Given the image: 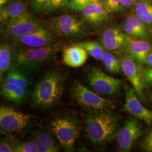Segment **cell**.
Wrapping results in <instances>:
<instances>
[{
	"mask_svg": "<svg viewBox=\"0 0 152 152\" xmlns=\"http://www.w3.org/2000/svg\"><path fill=\"white\" fill-rule=\"evenodd\" d=\"M74 44L83 48L95 59L102 61L105 51L100 43L92 41H87Z\"/></svg>",
	"mask_w": 152,
	"mask_h": 152,
	"instance_id": "obj_24",
	"label": "cell"
},
{
	"mask_svg": "<svg viewBox=\"0 0 152 152\" xmlns=\"http://www.w3.org/2000/svg\"><path fill=\"white\" fill-rule=\"evenodd\" d=\"M13 152H39L34 141H25L15 143Z\"/></svg>",
	"mask_w": 152,
	"mask_h": 152,
	"instance_id": "obj_28",
	"label": "cell"
},
{
	"mask_svg": "<svg viewBox=\"0 0 152 152\" xmlns=\"http://www.w3.org/2000/svg\"><path fill=\"white\" fill-rule=\"evenodd\" d=\"M87 51L81 46L73 44L63 51V61L67 66L78 68L83 65L88 58Z\"/></svg>",
	"mask_w": 152,
	"mask_h": 152,
	"instance_id": "obj_17",
	"label": "cell"
},
{
	"mask_svg": "<svg viewBox=\"0 0 152 152\" xmlns=\"http://www.w3.org/2000/svg\"><path fill=\"white\" fill-rule=\"evenodd\" d=\"M10 0H0V7L6 4Z\"/></svg>",
	"mask_w": 152,
	"mask_h": 152,
	"instance_id": "obj_37",
	"label": "cell"
},
{
	"mask_svg": "<svg viewBox=\"0 0 152 152\" xmlns=\"http://www.w3.org/2000/svg\"><path fill=\"white\" fill-rule=\"evenodd\" d=\"M151 99H152V95H151Z\"/></svg>",
	"mask_w": 152,
	"mask_h": 152,
	"instance_id": "obj_38",
	"label": "cell"
},
{
	"mask_svg": "<svg viewBox=\"0 0 152 152\" xmlns=\"http://www.w3.org/2000/svg\"><path fill=\"white\" fill-rule=\"evenodd\" d=\"M122 5L125 9H128L134 6L136 0H121Z\"/></svg>",
	"mask_w": 152,
	"mask_h": 152,
	"instance_id": "obj_35",
	"label": "cell"
},
{
	"mask_svg": "<svg viewBox=\"0 0 152 152\" xmlns=\"http://www.w3.org/2000/svg\"><path fill=\"white\" fill-rule=\"evenodd\" d=\"M50 126L65 151L73 152L80 134V128L76 120L70 117H58L51 122Z\"/></svg>",
	"mask_w": 152,
	"mask_h": 152,
	"instance_id": "obj_4",
	"label": "cell"
},
{
	"mask_svg": "<svg viewBox=\"0 0 152 152\" xmlns=\"http://www.w3.org/2000/svg\"><path fill=\"white\" fill-rule=\"evenodd\" d=\"M69 0H50L44 13L49 14L67 5Z\"/></svg>",
	"mask_w": 152,
	"mask_h": 152,
	"instance_id": "obj_30",
	"label": "cell"
},
{
	"mask_svg": "<svg viewBox=\"0 0 152 152\" xmlns=\"http://www.w3.org/2000/svg\"><path fill=\"white\" fill-rule=\"evenodd\" d=\"M88 80L94 90L98 94L113 95L120 91L122 80L104 73L98 68H92L89 72Z\"/></svg>",
	"mask_w": 152,
	"mask_h": 152,
	"instance_id": "obj_8",
	"label": "cell"
},
{
	"mask_svg": "<svg viewBox=\"0 0 152 152\" xmlns=\"http://www.w3.org/2000/svg\"><path fill=\"white\" fill-rule=\"evenodd\" d=\"M1 32L6 37L15 39L32 32L44 24L28 12L21 16L1 24Z\"/></svg>",
	"mask_w": 152,
	"mask_h": 152,
	"instance_id": "obj_5",
	"label": "cell"
},
{
	"mask_svg": "<svg viewBox=\"0 0 152 152\" xmlns=\"http://www.w3.org/2000/svg\"><path fill=\"white\" fill-rule=\"evenodd\" d=\"M81 12L84 20L95 27L106 22L109 14L99 0L92 2Z\"/></svg>",
	"mask_w": 152,
	"mask_h": 152,
	"instance_id": "obj_16",
	"label": "cell"
},
{
	"mask_svg": "<svg viewBox=\"0 0 152 152\" xmlns=\"http://www.w3.org/2000/svg\"><path fill=\"white\" fill-rule=\"evenodd\" d=\"M134 6V14L152 31V0H136Z\"/></svg>",
	"mask_w": 152,
	"mask_h": 152,
	"instance_id": "obj_20",
	"label": "cell"
},
{
	"mask_svg": "<svg viewBox=\"0 0 152 152\" xmlns=\"http://www.w3.org/2000/svg\"><path fill=\"white\" fill-rule=\"evenodd\" d=\"M147 65L152 66V50L147 57Z\"/></svg>",
	"mask_w": 152,
	"mask_h": 152,
	"instance_id": "obj_36",
	"label": "cell"
},
{
	"mask_svg": "<svg viewBox=\"0 0 152 152\" xmlns=\"http://www.w3.org/2000/svg\"><path fill=\"white\" fill-rule=\"evenodd\" d=\"M63 78L58 73L46 74L34 88L33 105L38 108H48L58 103L63 93Z\"/></svg>",
	"mask_w": 152,
	"mask_h": 152,
	"instance_id": "obj_2",
	"label": "cell"
},
{
	"mask_svg": "<svg viewBox=\"0 0 152 152\" xmlns=\"http://www.w3.org/2000/svg\"><path fill=\"white\" fill-rule=\"evenodd\" d=\"M104 8L109 14L123 13L125 8L123 7L121 0H99Z\"/></svg>",
	"mask_w": 152,
	"mask_h": 152,
	"instance_id": "obj_27",
	"label": "cell"
},
{
	"mask_svg": "<svg viewBox=\"0 0 152 152\" xmlns=\"http://www.w3.org/2000/svg\"><path fill=\"white\" fill-rule=\"evenodd\" d=\"M139 148L144 152H152V129L141 139Z\"/></svg>",
	"mask_w": 152,
	"mask_h": 152,
	"instance_id": "obj_31",
	"label": "cell"
},
{
	"mask_svg": "<svg viewBox=\"0 0 152 152\" xmlns=\"http://www.w3.org/2000/svg\"><path fill=\"white\" fill-rule=\"evenodd\" d=\"M127 34L117 27H110L99 34L100 43L104 49L115 54L125 53Z\"/></svg>",
	"mask_w": 152,
	"mask_h": 152,
	"instance_id": "obj_12",
	"label": "cell"
},
{
	"mask_svg": "<svg viewBox=\"0 0 152 152\" xmlns=\"http://www.w3.org/2000/svg\"><path fill=\"white\" fill-rule=\"evenodd\" d=\"M124 109L126 112L135 115L147 125L152 124V111L145 108L137 98L134 88L127 87L126 90V100Z\"/></svg>",
	"mask_w": 152,
	"mask_h": 152,
	"instance_id": "obj_14",
	"label": "cell"
},
{
	"mask_svg": "<svg viewBox=\"0 0 152 152\" xmlns=\"http://www.w3.org/2000/svg\"><path fill=\"white\" fill-rule=\"evenodd\" d=\"M115 53L105 51L102 61L106 70L111 73L119 72L121 69V58L115 54Z\"/></svg>",
	"mask_w": 152,
	"mask_h": 152,
	"instance_id": "obj_25",
	"label": "cell"
},
{
	"mask_svg": "<svg viewBox=\"0 0 152 152\" xmlns=\"http://www.w3.org/2000/svg\"><path fill=\"white\" fill-rule=\"evenodd\" d=\"M142 134V127L139 122L135 119L128 120L117 134V143L120 152H130Z\"/></svg>",
	"mask_w": 152,
	"mask_h": 152,
	"instance_id": "obj_13",
	"label": "cell"
},
{
	"mask_svg": "<svg viewBox=\"0 0 152 152\" xmlns=\"http://www.w3.org/2000/svg\"><path fill=\"white\" fill-rule=\"evenodd\" d=\"M51 27L58 36L65 37H74L85 33L83 22L71 15L55 17L52 20Z\"/></svg>",
	"mask_w": 152,
	"mask_h": 152,
	"instance_id": "obj_9",
	"label": "cell"
},
{
	"mask_svg": "<svg viewBox=\"0 0 152 152\" xmlns=\"http://www.w3.org/2000/svg\"><path fill=\"white\" fill-rule=\"evenodd\" d=\"M26 73L16 68H11V69L8 72L4 81L19 87L27 88L30 85L31 81Z\"/></svg>",
	"mask_w": 152,
	"mask_h": 152,
	"instance_id": "obj_23",
	"label": "cell"
},
{
	"mask_svg": "<svg viewBox=\"0 0 152 152\" xmlns=\"http://www.w3.org/2000/svg\"><path fill=\"white\" fill-rule=\"evenodd\" d=\"M34 141L36 142L39 152H58L59 148L51 135L48 132H38L35 136Z\"/></svg>",
	"mask_w": 152,
	"mask_h": 152,
	"instance_id": "obj_22",
	"label": "cell"
},
{
	"mask_svg": "<svg viewBox=\"0 0 152 152\" xmlns=\"http://www.w3.org/2000/svg\"><path fill=\"white\" fill-rule=\"evenodd\" d=\"M60 49V45L54 44L44 47L29 48L15 51L12 68L25 73L33 71L51 59Z\"/></svg>",
	"mask_w": 152,
	"mask_h": 152,
	"instance_id": "obj_3",
	"label": "cell"
},
{
	"mask_svg": "<svg viewBox=\"0 0 152 152\" xmlns=\"http://www.w3.org/2000/svg\"><path fill=\"white\" fill-rule=\"evenodd\" d=\"M124 22L130 24L133 27L136 28L137 30L144 34L149 39L152 38V31L135 14L127 16Z\"/></svg>",
	"mask_w": 152,
	"mask_h": 152,
	"instance_id": "obj_26",
	"label": "cell"
},
{
	"mask_svg": "<svg viewBox=\"0 0 152 152\" xmlns=\"http://www.w3.org/2000/svg\"><path fill=\"white\" fill-rule=\"evenodd\" d=\"M1 91L3 96L15 103L20 102L27 95L26 88L19 87L6 81H3Z\"/></svg>",
	"mask_w": 152,
	"mask_h": 152,
	"instance_id": "obj_21",
	"label": "cell"
},
{
	"mask_svg": "<svg viewBox=\"0 0 152 152\" xmlns=\"http://www.w3.org/2000/svg\"><path fill=\"white\" fill-rule=\"evenodd\" d=\"M0 9V21L1 24L28 12L27 5L23 0H10Z\"/></svg>",
	"mask_w": 152,
	"mask_h": 152,
	"instance_id": "obj_18",
	"label": "cell"
},
{
	"mask_svg": "<svg viewBox=\"0 0 152 152\" xmlns=\"http://www.w3.org/2000/svg\"><path fill=\"white\" fill-rule=\"evenodd\" d=\"M15 143H14L11 139L5 137L1 140L0 144V152H13V148Z\"/></svg>",
	"mask_w": 152,
	"mask_h": 152,
	"instance_id": "obj_33",
	"label": "cell"
},
{
	"mask_svg": "<svg viewBox=\"0 0 152 152\" xmlns=\"http://www.w3.org/2000/svg\"><path fill=\"white\" fill-rule=\"evenodd\" d=\"M15 51L12 46L6 42L1 43L0 46V79L2 82L6 72L11 69Z\"/></svg>",
	"mask_w": 152,
	"mask_h": 152,
	"instance_id": "obj_19",
	"label": "cell"
},
{
	"mask_svg": "<svg viewBox=\"0 0 152 152\" xmlns=\"http://www.w3.org/2000/svg\"><path fill=\"white\" fill-rule=\"evenodd\" d=\"M98 0H69L66 7L73 11H82L92 2Z\"/></svg>",
	"mask_w": 152,
	"mask_h": 152,
	"instance_id": "obj_29",
	"label": "cell"
},
{
	"mask_svg": "<svg viewBox=\"0 0 152 152\" xmlns=\"http://www.w3.org/2000/svg\"><path fill=\"white\" fill-rule=\"evenodd\" d=\"M118 128V120L115 114L107 110L92 111L87 117L86 132L93 144L102 145L114 137Z\"/></svg>",
	"mask_w": 152,
	"mask_h": 152,
	"instance_id": "obj_1",
	"label": "cell"
},
{
	"mask_svg": "<svg viewBox=\"0 0 152 152\" xmlns=\"http://www.w3.org/2000/svg\"><path fill=\"white\" fill-rule=\"evenodd\" d=\"M50 0H31L33 10L38 14L45 12Z\"/></svg>",
	"mask_w": 152,
	"mask_h": 152,
	"instance_id": "obj_32",
	"label": "cell"
},
{
	"mask_svg": "<svg viewBox=\"0 0 152 152\" xmlns=\"http://www.w3.org/2000/svg\"><path fill=\"white\" fill-rule=\"evenodd\" d=\"M143 83L144 86H152V66L143 71Z\"/></svg>",
	"mask_w": 152,
	"mask_h": 152,
	"instance_id": "obj_34",
	"label": "cell"
},
{
	"mask_svg": "<svg viewBox=\"0 0 152 152\" xmlns=\"http://www.w3.org/2000/svg\"><path fill=\"white\" fill-rule=\"evenodd\" d=\"M32 116L15 110L14 109L1 106L0 108V127L1 132L11 134L19 132L27 126Z\"/></svg>",
	"mask_w": 152,
	"mask_h": 152,
	"instance_id": "obj_7",
	"label": "cell"
},
{
	"mask_svg": "<svg viewBox=\"0 0 152 152\" xmlns=\"http://www.w3.org/2000/svg\"><path fill=\"white\" fill-rule=\"evenodd\" d=\"M73 95L82 107L92 111L107 110L113 105L112 101L100 96L80 83L73 87Z\"/></svg>",
	"mask_w": 152,
	"mask_h": 152,
	"instance_id": "obj_6",
	"label": "cell"
},
{
	"mask_svg": "<svg viewBox=\"0 0 152 152\" xmlns=\"http://www.w3.org/2000/svg\"><path fill=\"white\" fill-rule=\"evenodd\" d=\"M121 69L129 80L136 95L140 99L144 98L143 71L142 66L126 53L121 58Z\"/></svg>",
	"mask_w": 152,
	"mask_h": 152,
	"instance_id": "obj_11",
	"label": "cell"
},
{
	"mask_svg": "<svg viewBox=\"0 0 152 152\" xmlns=\"http://www.w3.org/2000/svg\"><path fill=\"white\" fill-rule=\"evenodd\" d=\"M152 50V44L148 40L136 39L127 35L125 53L142 65H147V57Z\"/></svg>",
	"mask_w": 152,
	"mask_h": 152,
	"instance_id": "obj_15",
	"label": "cell"
},
{
	"mask_svg": "<svg viewBox=\"0 0 152 152\" xmlns=\"http://www.w3.org/2000/svg\"><path fill=\"white\" fill-rule=\"evenodd\" d=\"M57 35L53 28L44 24L32 32L14 39V41L29 48H40L55 44Z\"/></svg>",
	"mask_w": 152,
	"mask_h": 152,
	"instance_id": "obj_10",
	"label": "cell"
}]
</instances>
